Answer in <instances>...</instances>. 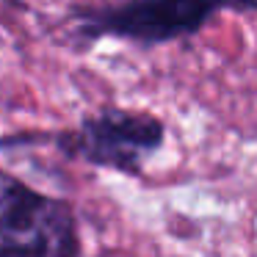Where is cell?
<instances>
[{
    "instance_id": "6da1fadb",
    "label": "cell",
    "mask_w": 257,
    "mask_h": 257,
    "mask_svg": "<svg viewBox=\"0 0 257 257\" xmlns=\"http://www.w3.org/2000/svg\"><path fill=\"white\" fill-rule=\"evenodd\" d=\"M221 12H257V0H124L116 6L80 9L75 14L86 39H127L163 45L196 34Z\"/></svg>"
},
{
    "instance_id": "7a4b0ae2",
    "label": "cell",
    "mask_w": 257,
    "mask_h": 257,
    "mask_svg": "<svg viewBox=\"0 0 257 257\" xmlns=\"http://www.w3.org/2000/svg\"><path fill=\"white\" fill-rule=\"evenodd\" d=\"M0 257H78L72 210L3 177Z\"/></svg>"
},
{
    "instance_id": "3957f363",
    "label": "cell",
    "mask_w": 257,
    "mask_h": 257,
    "mask_svg": "<svg viewBox=\"0 0 257 257\" xmlns=\"http://www.w3.org/2000/svg\"><path fill=\"white\" fill-rule=\"evenodd\" d=\"M163 124L150 113L130 111H105L83 122L72 139V150H78L86 161L97 166L139 172L141 163L161 147Z\"/></svg>"
}]
</instances>
